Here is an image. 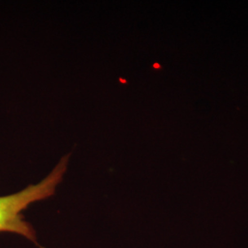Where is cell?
<instances>
[{
    "label": "cell",
    "instance_id": "cell-1",
    "mask_svg": "<svg viewBox=\"0 0 248 248\" xmlns=\"http://www.w3.org/2000/svg\"><path fill=\"white\" fill-rule=\"evenodd\" d=\"M67 156L63 157L53 171L35 185L7 196H0V232H12L37 244L35 231L24 220L22 212L31 204L53 195L62 181L67 168Z\"/></svg>",
    "mask_w": 248,
    "mask_h": 248
}]
</instances>
